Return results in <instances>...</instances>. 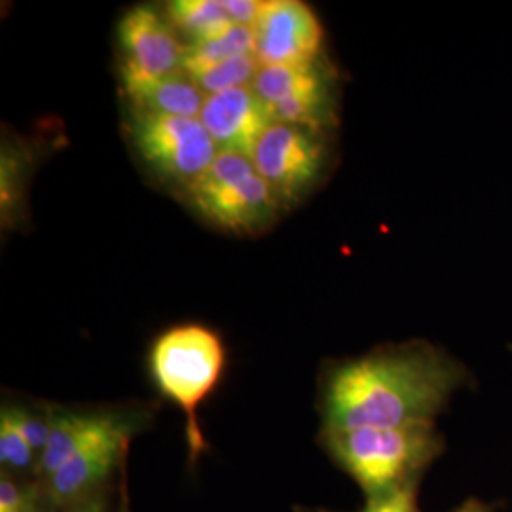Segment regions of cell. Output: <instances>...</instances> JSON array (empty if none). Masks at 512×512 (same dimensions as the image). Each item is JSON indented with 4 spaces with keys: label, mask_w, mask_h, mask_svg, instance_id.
<instances>
[{
    "label": "cell",
    "mask_w": 512,
    "mask_h": 512,
    "mask_svg": "<svg viewBox=\"0 0 512 512\" xmlns=\"http://www.w3.org/2000/svg\"><path fill=\"white\" fill-rule=\"evenodd\" d=\"M465 380L463 365L425 342L349 359L321 387L323 433L435 423Z\"/></svg>",
    "instance_id": "6da1fadb"
},
{
    "label": "cell",
    "mask_w": 512,
    "mask_h": 512,
    "mask_svg": "<svg viewBox=\"0 0 512 512\" xmlns=\"http://www.w3.org/2000/svg\"><path fill=\"white\" fill-rule=\"evenodd\" d=\"M323 439L330 458L361 486L366 499L418 482L444 450L435 423L332 431Z\"/></svg>",
    "instance_id": "7a4b0ae2"
},
{
    "label": "cell",
    "mask_w": 512,
    "mask_h": 512,
    "mask_svg": "<svg viewBox=\"0 0 512 512\" xmlns=\"http://www.w3.org/2000/svg\"><path fill=\"white\" fill-rule=\"evenodd\" d=\"M226 351L215 330L203 325H179L165 330L150 349V372L169 401L183 410L190 458L207 448L198 425V408L217 387Z\"/></svg>",
    "instance_id": "3957f363"
},
{
    "label": "cell",
    "mask_w": 512,
    "mask_h": 512,
    "mask_svg": "<svg viewBox=\"0 0 512 512\" xmlns=\"http://www.w3.org/2000/svg\"><path fill=\"white\" fill-rule=\"evenodd\" d=\"M186 196L202 219L236 236L268 230L281 211L253 160L234 152H219Z\"/></svg>",
    "instance_id": "277c9868"
},
{
    "label": "cell",
    "mask_w": 512,
    "mask_h": 512,
    "mask_svg": "<svg viewBox=\"0 0 512 512\" xmlns=\"http://www.w3.org/2000/svg\"><path fill=\"white\" fill-rule=\"evenodd\" d=\"M128 133L131 145L145 164L184 192L202 177L219 154L200 118L131 109Z\"/></svg>",
    "instance_id": "5b68a950"
},
{
    "label": "cell",
    "mask_w": 512,
    "mask_h": 512,
    "mask_svg": "<svg viewBox=\"0 0 512 512\" xmlns=\"http://www.w3.org/2000/svg\"><path fill=\"white\" fill-rule=\"evenodd\" d=\"M251 160L281 209L293 207L323 177L327 141L319 131L274 122L258 141Z\"/></svg>",
    "instance_id": "8992f818"
},
{
    "label": "cell",
    "mask_w": 512,
    "mask_h": 512,
    "mask_svg": "<svg viewBox=\"0 0 512 512\" xmlns=\"http://www.w3.org/2000/svg\"><path fill=\"white\" fill-rule=\"evenodd\" d=\"M124 54L122 82L154 80L183 73L186 42L167 16L150 6L131 8L118 25Z\"/></svg>",
    "instance_id": "52a82bcc"
},
{
    "label": "cell",
    "mask_w": 512,
    "mask_h": 512,
    "mask_svg": "<svg viewBox=\"0 0 512 512\" xmlns=\"http://www.w3.org/2000/svg\"><path fill=\"white\" fill-rule=\"evenodd\" d=\"M253 31L260 65H304L321 59L323 25L300 0H266Z\"/></svg>",
    "instance_id": "ba28073f"
},
{
    "label": "cell",
    "mask_w": 512,
    "mask_h": 512,
    "mask_svg": "<svg viewBox=\"0 0 512 512\" xmlns=\"http://www.w3.org/2000/svg\"><path fill=\"white\" fill-rule=\"evenodd\" d=\"M137 423L116 431L105 440L82 450L42 480L44 494L52 511H65L99 494L116 467L126 456L129 440Z\"/></svg>",
    "instance_id": "9c48e42d"
},
{
    "label": "cell",
    "mask_w": 512,
    "mask_h": 512,
    "mask_svg": "<svg viewBox=\"0 0 512 512\" xmlns=\"http://www.w3.org/2000/svg\"><path fill=\"white\" fill-rule=\"evenodd\" d=\"M200 122L209 131L219 152L253 158L258 141L274 124V118L255 90L245 86L209 95L203 103Z\"/></svg>",
    "instance_id": "30bf717a"
},
{
    "label": "cell",
    "mask_w": 512,
    "mask_h": 512,
    "mask_svg": "<svg viewBox=\"0 0 512 512\" xmlns=\"http://www.w3.org/2000/svg\"><path fill=\"white\" fill-rule=\"evenodd\" d=\"M46 414L50 421V437L37 469V475L42 480L55 473L61 465H65L82 450L107 439L131 423H137L129 414L105 410L88 412L50 406Z\"/></svg>",
    "instance_id": "8fae6325"
},
{
    "label": "cell",
    "mask_w": 512,
    "mask_h": 512,
    "mask_svg": "<svg viewBox=\"0 0 512 512\" xmlns=\"http://www.w3.org/2000/svg\"><path fill=\"white\" fill-rule=\"evenodd\" d=\"M128 95L131 109L150 114L200 118L207 95L200 90L190 74H169L154 80L122 82Z\"/></svg>",
    "instance_id": "7c38bea8"
},
{
    "label": "cell",
    "mask_w": 512,
    "mask_h": 512,
    "mask_svg": "<svg viewBox=\"0 0 512 512\" xmlns=\"http://www.w3.org/2000/svg\"><path fill=\"white\" fill-rule=\"evenodd\" d=\"M251 88L272 107L293 97L334 90V80L327 63L317 59L304 65H260Z\"/></svg>",
    "instance_id": "4fadbf2b"
},
{
    "label": "cell",
    "mask_w": 512,
    "mask_h": 512,
    "mask_svg": "<svg viewBox=\"0 0 512 512\" xmlns=\"http://www.w3.org/2000/svg\"><path fill=\"white\" fill-rule=\"evenodd\" d=\"M35 154L23 139L2 137L0 148V220L4 230H12L25 219L27 186L33 175Z\"/></svg>",
    "instance_id": "5bb4252c"
},
{
    "label": "cell",
    "mask_w": 512,
    "mask_h": 512,
    "mask_svg": "<svg viewBox=\"0 0 512 512\" xmlns=\"http://www.w3.org/2000/svg\"><path fill=\"white\" fill-rule=\"evenodd\" d=\"M165 16L186 44L219 37L234 27L224 0H175L167 2Z\"/></svg>",
    "instance_id": "9a60e30c"
},
{
    "label": "cell",
    "mask_w": 512,
    "mask_h": 512,
    "mask_svg": "<svg viewBox=\"0 0 512 512\" xmlns=\"http://www.w3.org/2000/svg\"><path fill=\"white\" fill-rule=\"evenodd\" d=\"M249 54H255V31L234 25L219 37L186 44L184 71L188 74L202 73L224 61Z\"/></svg>",
    "instance_id": "2e32d148"
},
{
    "label": "cell",
    "mask_w": 512,
    "mask_h": 512,
    "mask_svg": "<svg viewBox=\"0 0 512 512\" xmlns=\"http://www.w3.org/2000/svg\"><path fill=\"white\" fill-rule=\"evenodd\" d=\"M0 465L4 473L12 476L37 473L38 469V456L23 437L10 404H4L0 412Z\"/></svg>",
    "instance_id": "e0dca14e"
},
{
    "label": "cell",
    "mask_w": 512,
    "mask_h": 512,
    "mask_svg": "<svg viewBox=\"0 0 512 512\" xmlns=\"http://www.w3.org/2000/svg\"><path fill=\"white\" fill-rule=\"evenodd\" d=\"M258 69H260V63L255 54L239 55L230 61H224L211 69H205L202 73L190 74V76L196 80L200 90L209 97L215 93L251 86Z\"/></svg>",
    "instance_id": "ac0fdd59"
},
{
    "label": "cell",
    "mask_w": 512,
    "mask_h": 512,
    "mask_svg": "<svg viewBox=\"0 0 512 512\" xmlns=\"http://www.w3.org/2000/svg\"><path fill=\"white\" fill-rule=\"evenodd\" d=\"M50 509L42 482L21 480L2 473L0 478V512H46Z\"/></svg>",
    "instance_id": "d6986e66"
},
{
    "label": "cell",
    "mask_w": 512,
    "mask_h": 512,
    "mask_svg": "<svg viewBox=\"0 0 512 512\" xmlns=\"http://www.w3.org/2000/svg\"><path fill=\"white\" fill-rule=\"evenodd\" d=\"M10 410L16 418V423H18L23 437L31 444V448L35 450L38 461H40V456L46 450L48 437H50L48 414H38V412H33V410L23 408V406H16V404H10Z\"/></svg>",
    "instance_id": "ffe728a7"
},
{
    "label": "cell",
    "mask_w": 512,
    "mask_h": 512,
    "mask_svg": "<svg viewBox=\"0 0 512 512\" xmlns=\"http://www.w3.org/2000/svg\"><path fill=\"white\" fill-rule=\"evenodd\" d=\"M264 0H224V8L234 25L255 29L256 21L260 18Z\"/></svg>",
    "instance_id": "44dd1931"
},
{
    "label": "cell",
    "mask_w": 512,
    "mask_h": 512,
    "mask_svg": "<svg viewBox=\"0 0 512 512\" xmlns=\"http://www.w3.org/2000/svg\"><path fill=\"white\" fill-rule=\"evenodd\" d=\"M391 512H420L418 482H410L391 494Z\"/></svg>",
    "instance_id": "7402d4cb"
},
{
    "label": "cell",
    "mask_w": 512,
    "mask_h": 512,
    "mask_svg": "<svg viewBox=\"0 0 512 512\" xmlns=\"http://www.w3.org/2000/svg\"><path fill=\"white\" fill-rule=\"evenodd\" d=\"M59 512H107V503H105L103 494H97L95 497H90L88 501L80 503V505H74L71 509Z\"/></svg>",
    "instance_id": "603a6c76"
},
{
    "label": "cell",
    "mask_w": 512,
    "mask_h": 512,
    "mask_svg": "<svg viewBox=\"0 0 512 512\" xmlns=\"http://www.w3.org/2000/svg\"><path fill=\"white\" fill-rule=\"evenodd\" d=\"M361 512H391V494L376 499H366L365 509Z\"/></svg>",
    "instance_id": "cb8c5ba5"
},
{
    "label": "cell",
    "mask_w": 512,
    "mask_h": 512,
    "mask_svg": "<svg viewBox=\"0 0 512 512\" xmlns=\"http://www.w3.org/2000/svg\"><path fill=\"white\" fill-rule=\"evenodd\" d=\"M456 512H488L482 505H478V503H467V505H463L459 511Z\"/></svg>",
    "instance_id": "d4e9b609"
},
{
    "label": "cell",
    "mask_w": 512,
    "mask_h": 512,
    "mask_svg": "<svg viewBox=\"0 0 512 512\" xmlns=\"http://www.w3.org/2000/svg\"><path fill=\"white\" fill-rule=\"evenodd\" d=\"M122 512H128V511H126V509H124V511H122Z\"/></svg>",
    "instance_id": "484cf974"
}]
</instances>
